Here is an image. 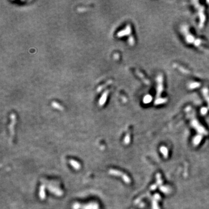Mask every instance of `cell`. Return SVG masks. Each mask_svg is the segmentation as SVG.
<instances>
[{"label": "cell", "instance_id": "1", "mask_svg": "<svg viewBox=\"0 0 209 209\" xmlns=\"http://www.w3.org/2000/svg\"><path fill=\"white\" fill-rule=\"evenodd\" d=\"M110 91V89H108L102 94L101 96H100L99 100V105L100 106H103L104 104H105L106 102L107 99H108V95L109 94Z\"/></svg>", "mask_w": 209, "mask_h": 209}, {"label": "cell", "instance_id": "2", "mask_svg": "<svg viewBox=\"0 0 209 209\" xmlns=\"http://www.w3.org/2000/svg\"><path fill=\"white\" fill-rule=\"evenodd\" d=\"M10 119H11V123H10V125H9V130H10L11 135L12 136H13L15 134V125L16 123V116L15 114L13 113L10 115Z\"/></svg>", "mask_w": 209, "mask_h": 209}, {"label": "cell", "instance_id": "3", "mask_svg": "<svg viewBox=\"0 0 209 209\" xmlns=\"http://www.w3.org/2000/svg\"><path fill=\"white\" fill-rule=\"evenodd\" d=\"M73 209H98V206L96 204H91L89 205H87V206H81L80 204H75L73 206Z\"/></svg>", "mask_w": 209, "mask_h": 209}, {"label": "cell", "instance_id": "4", "mask_svg": "<svg viewBox=\"0 0 209 209\" xmlns=\"http://www.w3.org/2000/svg\"><path fill=\"white\" fill-rule=\"evenodd\" d=\"M112 82H113V81H112V80H109V81H106V82L104 83V84H102V85H99V86L98 87L97 91L98 92H100L102 90V89H104V88H106V87H108V85H109L110 84H112Z\"/></svg>", "mask_w": 209, "mask_h": 209}, {"label": "cell", "instance_id": "5", "mask_svg": "<svg viewBox=\"0 0 209 209\" xmlns=\"http://www.w3.org/2000/svg\"><path fill=\"white\" fill-rule=\"evenodd\" d=\"M51 104H52V107L56 109L59 110H63L64 109L63 106L61 104H59L58 102L53 101L52 102Z\"/></svg>", "mask_w": 209, "mask_h": 209}, {"label": "cell", "instance_id": "6", "mask_svg": "<svg viewBox=\"0 0 209 209\" xmlns=\"http://www.w3.org/2000/svg\"><path fill=\"white\" fill-rule=\"evenodd\" d=\"M70 164L73 167V168H75L76 170H79L81 168V165L79 163H78L77 161L74 160H70Z\"/></svg>", "mask_w": 209, "mask_h": 209}, {"label": "cell", "instance_id": "7", "mask_svg": "<svg viewBox=\"0 0 209 209\" xmlns=\"http://www.w3.org/2000/svg\"><path fill=\"white\" fill-rule=\"evenodd\" d=\"M40 198H41L42 200H44L45 198V187L44 185H41L40 188V192H39Z\"/></svg>", "mask_w": 209, "mask_h": 209}, {"label": "cell", "instance_id": "8", "mask_svg": "<svg viewBox=\"0 0 209 209\" xmlns=\"http://www.w3.org/2000/svg\"><path fill=\"white\" fill-rule=\"evenodd\" d=\"M109 174H112L113 175H117V176H122L123 177L124 175V174H122L120 171H117V170H113V169H110L109 170Z\"/></svg>", "mask_w": 209, "mask_h": 209}, {"label": "cell", "instance_id": "9", "mask_svg": "<svg viewBox=\"0 0 209 209\" xmlns=\"http://www.w3.org/2000/svg\"><path fill=\"white\" fill-rule=\"evenodd\" d=\"M48 188H49V191L52 192L53 193L57 195V196H61V195L62 194V192L61 191H59V190L57 189V188H52L51 187H48Z\"/></svg>", "mask_w": 209, "mask_h": 209}, {"label": "cell", "instance_id": "10", "mask_svg": "<svg viewBox=\"0 0 209 209\" xmlns=\"http://www.w3.org/2000/svg\"><path fill=\"white\" fill-rule=\"evenodd\" d=\"M130 141V139H129V136L128 135H127L126 137L125 138V140H124V142L125 143V144H128V142H129Z\"/></svg>", "mask_w": 209, "mask_h": 209}]
</instances>
